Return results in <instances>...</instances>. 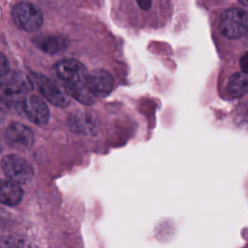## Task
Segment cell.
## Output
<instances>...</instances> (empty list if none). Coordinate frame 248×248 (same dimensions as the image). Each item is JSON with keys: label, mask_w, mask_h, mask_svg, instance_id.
Wrapping results in <instances>:
<instances>
[{"label": "cell", "mask_w": 248, "mask_h": 248, "mask_svg": "<svg viewBox=\"0 0 248 248\" xmlns=\"http://www.w3.org/2000/svg\"><path fill=\"white\" fill-rule=\"evenodd\" d=\"M66 89L68 93L77 101L83 105H92L95 102V96L89 90L85 81L76 83H66Z\"/></svg>", "instance_id": "12"}, {"label": "cell", "mask_w": 248, "mask_h": 248, "mask_svg": "<svg viewBox=\"0 0 248 248\" xmlns=\"http://www.w3.org/2000/svg\"><path fill=\"white\" fill-rule=\"evenodd\" d=\"M3 118H4V113H3L2 109L0 108V122L3 120Z\"/></svg>", "instance_id": "19"}, {"label": "cell", "mask_w": 248, "mask_h": 248, "mask_svg": "<svg viewBox=\"0 0 248 248\" xmlns=\"http://www.w3.org/2000/svg\"><path fill=\"white\" fill-rule=\"evenodd\" d=\"M55 72L66 83L85 81L88 75L85 66L74 58H65L58 61L55 65Z\"/></svg>", "instance_id": "5"}, {"label": "cell", "mask_w": 248, "mask_h": 248, "mask_svg": "<svg viewBox=\"0 0 248 248\" xmlns=\"http://www.w3.org/2000/svg\"><path fill=\"white\" fill-rule=\"evenodd\" d=\"M33 42L40 49L50 54L61 51L67 46V42L65 39L56 35H48V34L36 36Z\"/></svg>", "instance_id": "11"}, {"label": "cell", "mask_w": 248, "mask_h": 248, "mask_svg": "<svg viewBox=\"0 0 248 248\" xmlns=\"http://www.w3.org/2000/svg\"><path fill=\"white\" fill-rule=\"evenodd\" d=\"M8 248H39V247L26 239L19 238V239L11 241L8 244Z\"/></svg>", "instance_id": "15"}, {"label": "cell", "mask_w": 248, "mask_h": 248, "mask_svg": "<svg viewBox=\"0 0 248 248\" xmlns=\"http://www.w3.org/2000/svg\"><path fill=\"white\" fill-rule=\"evenodd\" d=\"M247 13L241 8H230L223 12L219 20L221 33L229 39H238L247 32Z\"/></svg>", "instance_id": "2"}, {"label": "cell", "mask_w": 248, "mask_h": 248, "mask_svg": "<svg viewBox=\"0 0 248 248\" xmlns=\"http://www.w3.org/2000/svg\"><path fill=\"white\" fill-rule=\"evenodd\" d=\"M33 78L40 92L49 103L61 108L69 105L67 95L51 79L41 74H33Z\"/></svg>", "instance_id": "7"}, {"label": "cell", "mask_w": 248, "mask_h": 248, "mask_svg": "<svg viewBox=\"0 0 248 248\" xmlns=\"http://www.w3.org/2000/svg\"><path fill=\"white\" fill-rule=\"evenodd\" d=\"M33 89L30 78L19 71H9L0 77V102L5 105L21 104L22 96Z\"/></svg>", "instance_id": "1"}, {"label": "cell", "mask_w": 248, "mask_h": 248, "mask_svg": "<svg viewBox=\"0 0 248 248\" xmlns=\"http://www.w3.org/2000/svg\"><path fill=\"white\" fill-rule=\"evenodd\" d=\"M21 108L25 115L37 125H45L49 119V109L40 97L31 95L25 97L21 102Z\"/></svg>", "instance_id": "8"}, {"label": "cell", "mask_w": 248, "mask_h": 248, "mask_svg": "<svg viewBox=\"0 0 248 248\" xmlns=\"http://www.w3.org/2000/svg\"><path fill=\"white\" fill-rule=\"evenodd\" d=\"M23 196V190L19 184L10 179H0V202L9 206L18 204Z\"/></svg>", "instance_id": "10"}, {"label": "cell", "mask_w": 248, "mask_h": 248, "mask_svg": "<svg viewBox=\"0 0 248 248\" xmlns=\"http://www.w3.org/2000/svg\"><path fill=\"white\" fill-rule=\"evenodd\" d=\"M69 125L76 133H91L95 128L94 119L87 113L77 112L69 117Z\"/></svg>", "instance_id": "13"}, {"label": "cell", "mask_w": 248, "mask_h": 248, "mask_svg": "<svg viewBox=\"0 0 248 248\" xmlns=\"http://www.w3.org/2000/svg\"><path fill=\"white\" fill-rule=\"evenodd\" d=\"M2 169L8 178L17 184H27L34 176L31 164L21 156L9 154L2 159Z\"/></svg>", "instance_id": "4"}, {"label": "cell", "mask_w": 248, "mask_h": 248, "mask_svg": "<svg viewBox=\"0 0 248 248\" xmlns=\"http://www.w3.org/2000/svg\"><path fill=\"white\" fill-rule=\"evenodd\" d=\"M9 71L10 69H9L8 59L2 52H0V77L4 76Z\"/></svg>", "instance_id": "16"}, {"label": "cell", "mask_w": 248, "mask_h": 248, "mask_svg": "<svg viewBox=\"0 0 248 248\" xmlns=\"http://www.w3.org/2000/svg\"><path fill=\"white\" fill-rule=\"evenodd\" d=\"M85 82L95 97L107 96L114 86L113 77L109 72L103 69H97L88 74Z\"/></svg>", "instance_id": "9"}, {"label": "cell", "mask_w": 248, "mask_h": 248, "mask_svg": "<svg viewBox=\"0 0 248 248\" xmlns=\"http://www.w3.org/2000/svg\"><path fill=\"white\" fill-rule=\"evenodd\" d=\"M248 88L247 75L244 72H237L231 76L228 83L229 93L234 97L239 98L246 94Z\"/></svg>", "instance_id": "14"}, {"label": "cell", "mask_w": 248, "mask_h": 248, "mask_svg": "<svg viewBox=\"0 0 248 248\" xmlns=\"http://www.w3.org/2000/svg\"><path fill=\"white\" fill-rule=\"evenodd\" d=\"M4 138L9 145L17 149H28L34 143V134L31 129L17 122L6 128Z\"/></svg>", "instance_id": "6"}, {"label": "cell", "mask_w": 248, "mask_h": 248, "mask_svg": "<svg viewBox=\"0 0 248 248\" xmlns=\"http://www.w3.org/2000/svg\"><path fill=\"white\" fill-rule=\"evenodd\" d=\"M137 3L140 6V8H141L142 10H147L150 7V5L152 4L150 1H142V0L141 1H138Z\"/></svg>", "instance_id": "17"}, {"label": "cell", "mask_w": 248, "mask_h": 248, "mask_svg": "<svg viewBox=\"0 0 248 248\" xmlns=\"http://www.w3.org/2000/svg\"><path fill=\"white\" fill-rule=\"evenodd\" d=\"M241 62V68H242V71L241 72H244L245 73V62H246V54H244L240 60Z\"/></svg>", "instance_id": "18"}, {"label": "cell", "mask_w": 248, "mask_h": 248, "mask_svg": "<svg viewBox=\"0 0 248 248\" xmlns=\"http://www.w3.org/2000/svg\"><path fill=\"white\" fill-rule=\"evenodd\" d=\"M12 16L18 27L28 32L38 30L44 19L41 9L30 2L16 3L12 10Z\"/></svg>", "instance_id": "3"}]
</instances>
